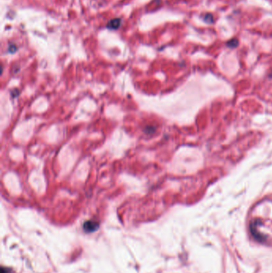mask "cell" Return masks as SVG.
<instances>
[{
  "label": "cell",
  "mask_w": 272,
  "mask_h": 273,
  "mask_svg": "<svg viewBox=\"0 0 272 273\" xmlns=\"http://www.w3.org/2000/svg\"><path fill=\"white\" fill-rule=\"evenodd\" d=\"M99 228V224H98V222L93 221V220H89L86 221L83 225V228L86 233H93V232H95L96 230H98V228Z\"/></svg>",
  "instance_id": "obj_1"
},
{
  "label": "cell",
  "mask_w": 272,
  "mask_h": 273,
  "mask_svg": "<svg viewBox=\"0 0 272 273\" xmlns=\"http://www.w3.org/2000/svg\"><path fill=\"white\" fill-rule=\"evenodd\" d=\"M121 24H122V19L119 18H113V19H111L107 23V28L111 31H116V30L119 29L120 26H121Z\"/></svg>",
  "instance_id": "obj_2"
},
{
  "label": "cell",
  "mask_w": 272,
  "mask_h": 273,
  "mask_svg": "<svg viewBox=\"0 0 272 273\" xmlns=\"http://www.w3.org/2000/svg\"><path fill=\"white\" fill-rule=\"evenodd\" d=\"M238 45H239V41L236 39H232L227 42V46L230 48L237 47Z\"/></svg>",
  "instance_id": "obj_3"
},
{
  "label": "cell",
  "mask_w": 272,
  "mask_h": 273,
  "mask_svg": "<svg viewBox=\"0 0 272 273\" xmlns=\"http://www.w3.org/2000/svg\"><path fill=\"white\" fill-rule=\"evenodd\" d=\"M204 22H207L208 24H212L214 22L213 15L210 13L206 14V15H204Z\"/></svg>",
  "instance_id": "obj_4"
},
{
  "label": "cell",
  "mask_w": 272,
  "mask_h": 273,
  "mask_svg": "<svg viewBox=\"0 0 272 273\" xmlns=\"http://www.w3.org/2000/svg\"><path fill=\"white\" fill-rule=\"evenodd\" d=\"M8 50H9V52H11V53H14V52H15L17 50L16 46H15V44H11L9 46Z\"/></svg>",
  "instance_id": "obj_5"
}]
</instances>
